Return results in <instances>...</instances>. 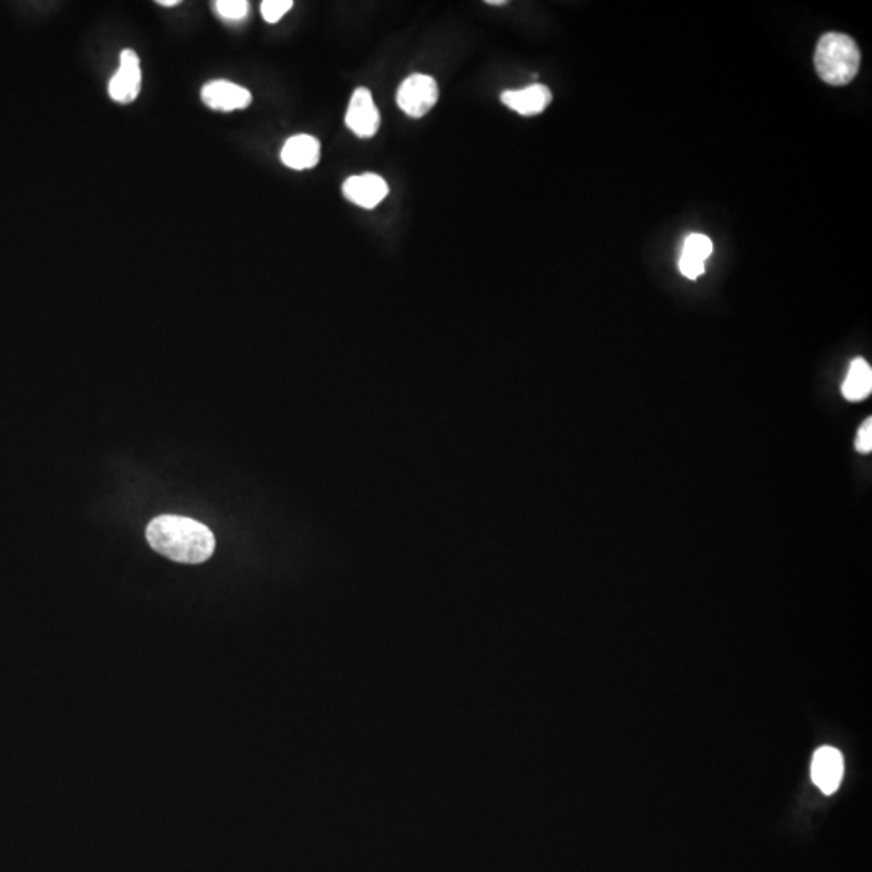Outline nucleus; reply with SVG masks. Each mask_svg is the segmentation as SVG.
<instances>
[{
	"label": "nucleus",
	"instance_id": "f3484780",
	"mask_svg": "<svg viewBox=\"0 0 872 872\" xmlns=\"http://www.w3.org/2000/svg\"><path fill=\"white\" fill-rule=\"evenodd\" d=\"M157 4L162 5V7H175V5L180 4V0H159Z\"/></svg>",
	"mask_w": 872,
	"mask_h": 872
},
{
	"label": "nucleus",
	"instance_id": "423d86ee",
	"mask_svg": "<svg viewBox=\"0 0 872 872\" xmlns=\"http://www.w3.org/2000/svg\"><path fill=\"white\" fill-rule=\"evenodd\" d=\"M388 191V183L377 173L354 175L343 185L344 198L362 209H375L388 196Z\"/></svg>",
	"mask_w": 872,
	"mask_h": 872
},
{
	"label": "nucleus",
	"instance_id": "20e7f679",
	"mask_svg": "<svg viewBox=\"0 0 872 872\" xmlns=\"http://www.w3.org/2000/svg\"><path fill=\"white\" fill-rule=\"evenodd\" d=\"M346 125L359 138H372L377 135L380 112L369 89L357 88L354 91L346 112Z\"/></svg>",
	"mask_w": 872,
	"mask_h": 872
},
{
	"label": "nucleus",
	"instance_id": "9b49d317",
	"mask_svg": "<svg viewBox=\"0 0 872 872\" xmlns=\"http://www.w3.org/2000/svg\"><path fill=\"white\" fill-rule=\"evenodd\" d=\"M872 391L871 365L864 359H855L850 364L847 378L843 382L842 393L848 401H861L868 398Z\"/></svg>",
	"mask_w": 872,
	"mask_h": 872
},
{
	"label": "nucleus",
	"instance_id": "dca6fc26",
	"mask_svg": "<svg viewBox=\"0 0 872 872\" xmlns=\"http://www.w3.org/2000/svg\"><path fill=\"white\" fill-rule=\"evenodd\" d=\"M856 449L860 453L868 454L872 451V420L868 419L860 428L858 438H856Z\"/></svg>",
	"mask_w": 872,
	"mask_h": 872
},
{
	"label": "nucleus",
	"instance_id": "f257e3e1",
	"mask_svg": "<svg viewBox=\"0 0 872 872\" xmlns=\"http://www.w3.org/2000/svg\"><path fill=\"white\" fill-rule=\"evenodd\" d=\"M146 538L152 550L181 564H201L215 550L214 533L189 517H156L147 525Z\"/></svg>",
	"mask_w": 872,
	"mask_h": 872
},
{
	"label": "nucleus",
	"instance_id": "9d476101",
	"mask_svg": "<svg viewBox=\"0 0 872 872\" xmlns=\"http://www.w3.org/2000/svg\"><path fill=\"white\" fill-rule=\"evenodd\" d=\"M320 160V143L311 135H298L286 141L281 149V162L293 170L314 168Z\"/></svg>",
	"mask_w": 872,
	"mask_h": 872
},
{
	"label": "nucleus",
	"instance_id": "7ed1b4c3",
	"mask_svg": "<svg viewBox=\"0 0 872 872\" xmlns=\"http://www.w3.org/2000/svg\"><path fill=\"white\" fill-rule=\"evenodd\" d=\"M440 96L438 84L428 75H411L399 86L396 102L404 114L422 118L435 107Z\"/></svg>",
	"mask_w": 872,
	"mask_h": 872
},
{
	"label": "nucleus",
	"instance_id": "f03ea898",
	"mask_svg": "<svg viewBox=\"0 0 872 872\" xmlns=\"http://www.w3.org/2000/svg\"><path fill=\"white\" fill-rule=\"evenodd\" d=\"M861 54L850 36L827 33L819 39L814 65L822 81L831 86H845L860 70Z\"/></svg>",
	"mask_w": 872,
	"mask_h": 872
},
{
	"label": "nucleus",
	"instance_id": "a211bd4d",
	"mask_svg": "<svg viewBox=\"0 0 872 872\" xmlns=\"http://www.w3.org/2000/svg\"><path fill=\"white\" fill-rule=\"evenodd\" d=\"M488 5H504L506 2L504 0H488Z\"/></svg>",
	"mask_w": 872,
	"mask_h": 872
},
{
	"label": "nucleus",
	"instance_id": "0eeeda50",
	"mask_svg": "<svg viewBox=\"0 0 872 872\" xmlns=\"http://www.w3.org/2000/svg\"><path fill=\"white\" fill-rule=\"evenodd\" d=\"M201 96L207 107L220 112L246 109L252 102L248 89L225 80L210 81L202 88Z\"/></svg>",
	"mask_w": 872,
	"mask_h": 872
},
{
	"label": "nucleus",
	"instance_id": "2eb2a0df",
	"mask_svg": "<svg viewBox=\"0 0 872 872\" xmlns=\"http://www.w3.org/2000/svg\"><path fill=\"white\" fill-rule=\"evenodd\" d=\"M679 269L682 272L684 277L690 278V280H696V278L701 277L703 273H705V262H701V260L693 259V257L680 256L679 260Z\"/></svg>",
	"mask_w": 872,
	"mask_h": 872
},
{
	"label": "nucleus",
	"instance_id": "6e6552de",
	"mask_svg": "<svg viewBox=\"0 0 872 872\" xmlns=\"http://www.w3.org/2000/svg\"><path fill=\"white\" fill-rule=\"evenodd\" d=\"M811 779L826 795L837 792L843 779L842 753L837 748H819L811 763Z\"/></svg>",
	"mask_w": 872,
	"mask_h": 872
},
{
	"label": "nucleus",
	"instance_id": "f8f14e48",
	"mask_svg": "<svg viewBox=\"0 0 872 872\" xmlns=\"http://www.w3.org/2000/svg\"><path fill=\"white\" fill-rule=\"evenodd\" d=\"M713 249V241L708 236L695 233V235H690L685 239L682 254L706 262V259L713 254Z\"/></svg>",
	"mask_w": 872,
	"mask_h": 872
},
{
	"label": "nucleus",
	"instance_id": "39448f33",
	"mask_svg": "<svg viewBox=\"0 0 872 872\" xmlns=\"http://www.w3.org/2000/svg\"><path fill=\"white\" fill-rule=\"evenodd\" d=\"M141 81L143 76H141L138 54L131 49H125L120 54V68L109 83L110 97L120 104L136 101L141 91Z\"/></svg>",
	"mask_w": 872,
	"mask_h": 872
},
{
	"label": "nucleus",
	"instance_id": "ddd939ff",
	"mask_svg": "<svg viewBox=\"0 0 872 872\" xmlns=\"http://www.w3.org/2000/svg\"><path fill=\"white\" fill-rule=\"evenodd\" d=\"M215 12L228 21H241L248 17L249 4L246 0H218Z\"/></svg>",
	"mask_w": 872,
	"mask_h": 872
},
{
	"label": "nucleus",
	"instance_id": "4468645a",
	"mask_svg": "<svg viewBox=\"0 0 872 872\" xmlns=\"http://www.w3.org/2000/svg\"><path fill=\"white\" fill-rule=\"evenodd\" d=\"M293 5V0H265L260 5V12L267 23H278L293 9Z\"/></svg>",
	"mask_w": 872,
	"mask_h": 872
},
{
	"label": "nucleus",
	"instance_id": "1a4fd4ad",
	"mask_svg": "<svg viewBox=\"0 0 872 872\" xmlns=\"http://www.w3.org/2000/svg\"><path fill=\"white\" fill-rule=\"evenodd\" d=\"M501 101L517 114L533 117L545 112L546 107L553 101V94L545 84H530L524 89L506 91L501 94Z\"/></svg>",
	"mask_w": 872,
	"mask_h": 872
}]
</instances>
